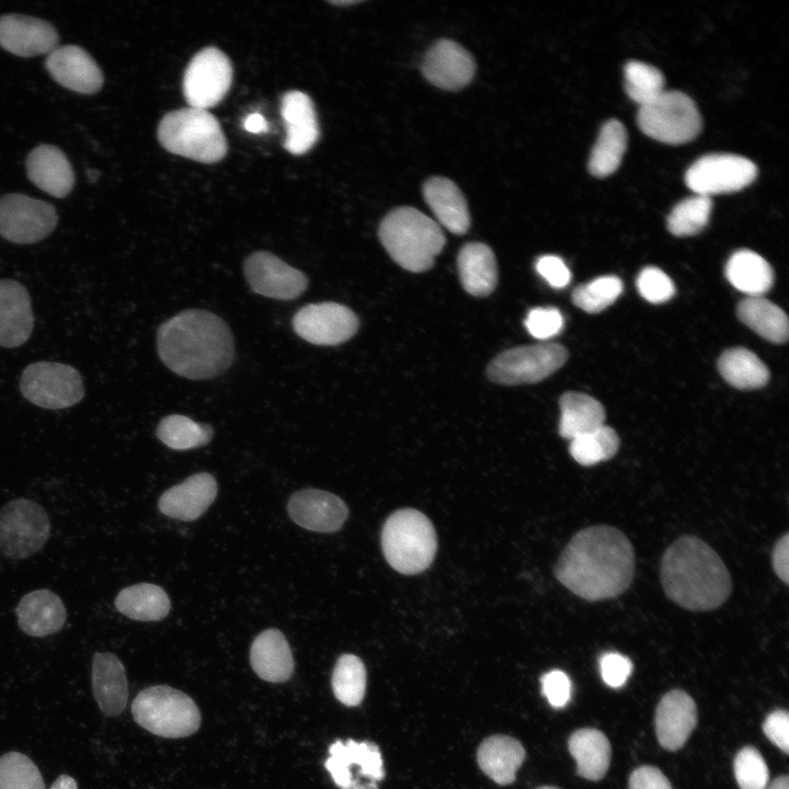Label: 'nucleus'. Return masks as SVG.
<instances>
[{
    "label": "nucleus",
    "instance_id": "54",
    "mask_svg": "<svg viewBox=\"0 0 789 789\" xmlns=\"http://www.w3.org/2000/svg\"><path fill=\"white\" fill-rule=\"evenodd\" d=\"M628 789H672V786L659 768L641 766L630 775Z\"/></svg>",
    "mask_w": 789,
    "mask_h": 789
},
{
    "label": "nucleus",
    "instance_id": "7",
    "mask_svg": "<svg viewBox=\"0 0 789 789\" xmlns=\"http://www.w3.org/2000/svg\"><path fill=\"white\" fill-rule=\"evenodd\" d=\"M132 713L141 728L162 737H186L201 725V712L195 701L165 685L139 691L132 704Z\"/></svg>",
    "mask_w": 789,
    "mask_h": 789
},
{
    "label": "nucleus",
    "instance_id": "19",
    "mask_svg": "<svg viewBox=\"0 0 789 789\" xmlns=\"http://www.w3.org/2000/svg\"><path fill=\"white\" fill-rule=\"evenodd\" d=\"M45 66L60 85L82 94H93L103 85V73L83 48L76 45L56 47L46 58Z\"/></svg>",
    "mask_w": 789,
    "mask_h": 789
},
{
    "label": "nucleus",
    "instance_id": "52",
    "mask_svg": "<svg viewBox=\"0 0 789 789\" xmlns=\"http://www.w3.org/2000/svg\"><path fill=\"white\" fill-rule=\"evenodd\" d=\"M536 270L547 283L554 288L565 287L571 279V272L557 255H542L536 261Z\"/></svg>",
    "mask_w": 789,
    "mask_h": 789
},
{
    "label": "nucleus",
    "instance_id": "23",
    "mask_svg": "<svg viewBox=\"0 0 789 789\" xmlns=\"http://www.w3.org/2000/svg\"><path fill=\"white\" fill-rule=\"evenodd\" d=\"M34 315L27 289L13 279H0V346L16 347L31 336Z\"/></svg>",
    "mask_w": 789,
    "mask_h": 789
},
{
    "label": "nucleus",
    "instance_id": "53",
    "mask_svg": "<svg viewBox=\"0 0 789 789\" xmlns=\"http://www.w3.org/2000/svg\"><path fill=\"white\" fill-rule=\"evenodd\" d=\"M765 735L786 754L789 751V716L786 710L769 713L763 724Z\"/></svg>",
    "mask_w": 789,
    "mask_h": 789
},
{
    "label": "nucleus",
    "instance_id": "13",
    "mask_svg": "<svg viewBox=\"0 0 789 789\" xmlns=\"http://www.w3.org/2000/svg\"><path fill=\"white\" fill-rule=\"evenodd\" d=\"M58 215L50 204L24 194L0 198V236L19 244L36 243L50 235Z\"/></svg>",
    "mask_w": 789,
    "mask_h": 789
},
{
    "label": "nucleus",
    "instance_id": "9",
    "mask_svg": "<svg viewBox=\"0 0 789 789\" xmlns=\"http://www.w3.org/2000/svg\"><path fill=\"white\" fill-rule=\"evenodd\" d=\"M50 534L49 517L38 503L15 499L0 508V550L14 560L43 548Z\"/></svg>",
    "mask_w": 789,
    "mask_h": 789
},
{
    "label": "nucleus",
    "instance_id": "51",
    "mask_svg": "<svg viewBox=\"0 0 789 789\" xmlns=\"http://www.w3.org/2000/svg\"><path fill=\"white\" fill-rule=\"evenodd\" d=\"M542 694L554 708L564 707L571 698V681L568 675L553 670L541 677Z\"/></svg>",
    "mask_w": 789,
    "mask_h": 789
},
{
    "label": "nucleus",
    "instance_id": "47",
    "mask_svg": "<svg viewBox=\"0 0 789 789\" xmlns=\"http://www.w3.org/2000/svg\"><path fill=\"white\" fill-rule=\"evenodd\" d=\"M734 776L741 789H766L768 767L761 753L752 747L741 748L734 758Z\"/></svg>",
    "mask_w": 789,
    "mask_h": 789
},
{
    "label": "nucleus",
    "instance_id": "44",
    "mask_svg": "<svg viewBox=\"0 0 789 789\" xmlns=\"http://www.w3.org/2000/svg\"><path fill=\"white\" fill-rule=\"evenodd\" d=\"M621 279L617 276H601L580 285L572 293V301L588 313H598L610 306L622 293Z\"/></svg>",
    "mask_w": 789,
    "mask_h": 789
},
{
    "label": "nucleus",
    "instance_id": "56",
    "mask_svg": "<svg viewBox=\"0 0 789 789\" xmlns=\"http://www.w3.org/2000/svg\"><path fill=\"white\" fill-rule=\"evenodd\" d=\"M334 782L342 789H352L354 781L350 767L341 758L330 755L324 763Z\"/></svg>",
    "mask_w": 789,
    "mask_h": 789
},
{
    "label": "nucleus",
    "instance_id": "6",
    "mask_svg": "<svg viewBox=\"0 0 789 789\" xmlns=\"http://www.w3.org/2000/svg\"><path fill=\"white\" fill-rule=\"evenodd\" d=\"M381 548L395 570L416 574L428 568L435 557L436 533L423 513L414 508L399 510L384 525Z\"/></svg>",
    "mask_w": 789,
    "mask_h": 789
},
{
    "label": "nucleus",
    "instance_id": "27",
    "mask_svg": "<svg viewBox=\"0 0 789 789\" xmlns=\"http://www.w3.org/2000/svg\"><path fill=\"white\" fill-rule=\"evenodd\" d=\"M20 629L32 637H45L58 632L67 618L60 597L47 588L25 594L16 606Z\"/></svg>",
    "mask_w": 789,
    "mask_h": 789
},
{
    "label": "nucleus",
    "instance_id": "36",
    "mask_svg": "<svg viewBox=\"0 0 789 789\" xmlns=\"http://www.w3.org/2000/svg\"><path fill=\"white\" fill-rule=\"evenodd\" d=\"M739 319L765 340L785 343L788 339V318L774 302L759 297H747L737 306Z\"/></svg>",
    "mask_w": 789,
    "mask_h": 789
},
{
    "label": "nucleus",
    "instance_id": "45",
    "mask_svg": "<svg viewBox=\"0 0 789 789\" xmlns=\"http://www.w3.org/2000/svg\"><path fill=\"white\" fill-rule=\"evenodd\" d=\"M0 789H45L37 766L24 754L10 752L0 757Z\"/></svg>",
    "mask_w": 789,
    "mask_h": 789
},
{
    "label": "nucleus",
    "instance_id": "14",
    "mask_svg": "<svg viewBox=\"0 0 789 789\" xmlns=\"http://www.w3.org/2000/svg\"><path fill=\"white\" fill-rule=\"evenodd\" d=\"M757 175L756 165L745 157L711 153L699 158L685 174L686 185L696 194L711 195L740 191Z\"/></svg>",
    "mask_w": 789,
    "mask_h": 789
},
{
    "label": "nucleus",
    "instance_id": "40",
    "mask_svg": "<svg viewBox=\"0 0 789 789\" xmlns=\"http://www.w3.org/2000/svg\"><path fill=\"white\" fill-rule=\"evenodd\" d=\"M332 689L336 699L345 706L362 702L366 690V668L362 660L353 654H343L332 673Z\"/></svg>",
    "mask_w": 789,
    "mask_h": 789
},
{
    "label": "nucleus",
    "instance_id": "58",
    "mask_svg": "<svg viewBox=\"0 0 789 789\" xmlns=\"http://www.w3.org/2000/svg\"><path fill=\"white\" fill-rule=\"evenodd\" d=\"M50 789H78L76 780L68 775H60Z\"/></svg>",
    "mask_w": 789,
    "mask_h": 789
},
{
    "label": "nucleus",
    "instance_id": "28",
    "mask_svg": "<svg viewBox=\"0 0 789 789\" xmlns=\"http://www.w3.org/2000/svg\"><path fill=\"white\" fill-rule=\"evenodd\" d=\"M250 663L255 674L271 683L288 681L294 672V659L286 637L278 629L262 631L252 642Z\"/></svg>",
    "mask_w": 789,
    "mask_h": 789
},
{
    "label": "nucleus",
    "instance_id": "10",
    "mask_svg": "<svg viewBox=\"0 0 789 789\" xmlns=\"http://www.w3.org/2000/svg\"><path fill=\"white\" fill-rule=\"evenodd\" d=\"M20 390L30 402L53 410L72 407L84 396L79 371L70 365L56 362L28 365L22 373Z\"/></svg>",
    "mask_w": 789,
    "mask_h": 789
},
{
    "label": "nucleus",
    "instance_id": "21",
    "mask_svg": "<svg viewBox=\"0 0 789 789\" xmlns=\"http://www.w3.org/2000/svg\"><path fill=\"white\" fill-rule=\"evenodd\" d=\"M217 482L207 472L195 473L183 482L168 489L159 499L162 514L180 519H197L210 506L217 495Z\"/></svg>",
    "mask_w": 789,
    "mask_h": 789
},
{
    "label": "nucleus",
    "instance_id": "24",
    "mask_svg": "<svg viewBox=\"0 0 789 789\" xmlns=\"http://www.w3.org/2000/svg\"><path fill=\"white\" fill-rule=\"evenodd\" d=\"M281 113L286 128L285 149L295 156L308 152L320 135L309 95L298 90L286 92L282 98Z\"/></svg>",
    "mask_w": 789,
    "mask_h": 789
},
{
    "label": "nucleus",
    "instance_id": "59",
    "mask_svg": "<svg viewBox=\"0 0 789 789\" xmlns=\"http://www.w3.org/2000/svg\"><path fill=\"white\" fill-rule=\"evenodd\" d=\"M766 789H789L788 776L777 777Z\"/></svg>",
    "mask_w": 789,
    "mask_h": 789
},
{
    "label": "nucleus",
    "instance_id": "32",
    "mask_svg": "<svg viewBox=\"0 0 789 789\" xmlns=\"http://www.w3.org/2000/svg\"><path fill=\"white\" fill-rule=\"evenodd\" d=\"M568 747L576 762L579 776L596 781L606 775L611 748L603 732L591 728L580 729L570 736Z\"/></svg>",
    "mask_w": 789,
    "mask_h": 789
},
{
    "label": "nucleus",
    "instance_id": "35",
    "mask_svg": "<svg viewBox=\"0 0 789 789\" xmlns=\"http://www.w3.org/2000/svg\"><path fill=\"white\" fill-rule=\"evenodd\" d=\"M115 607L130 619L157 621L168 615L170 599L162 587L151 583H138L123 588L117 594Z\"/></svg>",
    "mask_w": 789,
    "mask_h": 789
},
{
    "label": "nucleus",
    "instance_id": "49",
    "mask_svg": "<svg viewBox=\"0 0 789 789\" xmlns=\"http://www.w3.org/2000/svg\"><path fill=\"white\" fill-rule=\"evenodd\" d=\"M563 317L553 307L534 308L525 320L528 332L538 340H548L559 334L563 329Z\"/></svg>",
    "mask_w": 789,
    "mask_h": 789
},
{
    "label": "nucleus",
    "instance_id": "17",
    "mask_svg": "<svg viewBox=\"0 0 789 789\" xmlns=\"http://www.w3.org/2000/svg\"><path fill=\"white\" fill-rule=\"evenodd\" d=\"M287 511L297 525L318 533L339 530L348 515L347 506L342 499L318 489L295 492L289 498Z\"/></svg>",
    "mask_w": 789,
    "mask_h": 789
},
{
    "label": "nucleus",
    "instance_id": "61",
    "mask_svg": "<svg viewBox=\"0 0 789 789\" xmlns=\"http://www.w3.org/2000/svg\"><path fill=\"white\" fill-rule=\"evenodd\" d=\"M538 789H558V788H554V787H547V786H546V787H540V788H538Z\"/></svg>",
    "mask_w": 789,
    "mask_h": 789
},
{
    "label": "nucleus",
    "instance_id": "37",
    "mask_svg": "<svg viewBox=\"0 0 789 789\" xmlns=\"http://www.w3.org/2000/svg\"><path fill=\"white\" fill-rule=\"evenodd\" d=\"M718 369L731 386L741 390L761 388L769 379L767 366L756 354L744 347L724 351L718 361Z\"/></svg>",
    "mask_w": 789,
    "mask_h": 789
},
{
    "label": "nucleus",
    "instance_id": "39",
    "mask_svg": "<svg viewBox=\"0 0 789 789\" xmlns=\"http://www.w3.org/2000/svg\"><path fill=\"white\" fill-rule=\"evenodd\" d=\"M156 434L168 447L186 450L208 444L213 437V428L185 415L172 414L160 421Z\"/></svg>",
    "mask_w": 789,
    "mask_h": 789
},
{
    "label": "nucleus",
    "instance_id": "15",
    "mask_svg": "<svg viewBox=\"0 0 789 789\" xmlns=\"http://www.w3.org/2000/svg\"><path fill=\"white\" fill-rule=\"evenodd\" d=\"M293 329L311 344L338 345L357 332L358 319L350 308L341 304H309L295 313Z\"/></svg>",
    "mask_w": 789,
    "mask_h": 789
},
{
    "label": "nucleus",
    "instance_id": "55",
    "mask_svg": "<svg viewBox=\"0 0 789 789\" xmlns=\"http://www.w3.org/2000/svg\"><path fill=\"white\" fill-rule=\"evenodd\" d=\"M773 569L785 584L789 582V534L786 533L780 537L773 550L771 556Z\"/></svg>",
    "mask_w": 789,
    "mask_h": 789
},
{
    "label": "nucleus",
    "instance_id": "43",
    "mask_svg": "<svg viewBox=\"0 0 789 789\" xmlns=\"http://www.w3.org/2000/svg\"><path fill=\"white\" fill-rule=\"evenodd\" d=\"M624 76L625 91L639 106L652 102L665 91L662 72L651 65L637 60L628 61Z\"/></svg>",
    "mask_w": 789,
    "mask_h": 789
},
{
    "label": "nucleus",
    "instance_id": "8",
    "mask_svg": "<svg viewBox=\"0 0 789 789\" xmlns=\"http://www.w3.org/2000/svg\"><path fill=\"white\" fill-rule=\"evenodd\" d=\"M637 123L647 136L668 145L688 142L701 129L695 102L681 91H664L652 102L639 106Z\"/></svg>",
    "mask_w": 789,
    "mask_h": 789
},
{
    "label": "nucleus",
    "instance_id": "18",
    "mask_svg": "<svg viewBox=\"0 0 789 789\" xmlns=\"http://www.w3.org/2000/svg\"><path fill=\"white\" fill-rule=\"evenodd\" d=\"M474 60L470 53L450 39L436 42L425 54L422 72L433 85L457 91L474 76Z\"/></svg>",
    "mask_w": 789,
    "mask_h": 789
},
{
    "label": "nucleus",
    "instance_id": "29",
    "mask_svg": "<svg viewBox=\"0 0 789 789\" xmlns=\"http://www.w3.org/2000/svg\"><path fill=\"white\" fill-rule=\"evenodd\" d=\"M423 196L437 221L455 235H464L470 227V214L465 196L449 179L433 176L423 185Z\"/></svg>",
    "mask_w": 789,
    "mask_h": 789
},
{
    "label": "nucleus",
    "instance_id": "30",
    "mask_svg": "<svg viewBox=\"0 0 789 789\" xmlns=\"http://www.w3.org/2000/svg\"><path fill=\"white\" fill-rule=\"evenodd\" d=\"M457 266L460 283L470 295H490L498 283V266L493 251L484 243L468 242L459 251Z\"/></svg>",
    "mask_w": 789,
    "mask_h": 789
},
{
    "label": "nucleus",
    "instance_id": "38",
    "mask_svg": "<svg viewBox=\"0 0 789 789\" xmlns=\"http://www.w3.org/2000/svg\"><path fill=\"white\" fill-rule=\"evenodd\" d=\"M627 147V130L617 119L607 121L601 128L592 148L588 171L596 178L614 173L624 157Z\"/></svg>",
    "mask_w": 789,
    "mask_h": 789
},
{
    "label": "nucleus",
    "instance_id": "50",
    "mask_svg": "<svg viewBox=\"0 0 789 789\" xmlns=\"http://www.w3.org/2000/svg\"><path fill=\"white\" fill-rule=\"evenodd\" d=\"M599 666L603 681L614 688L622 686L632 672L631 661L616 652L602 655Z\"/></svg>",
    "mask_w": 789,
    "mask_h": 789
},
{
    "label": "nucleus",
    "instance_id": "12",
    "mask_svg": "<svg viewBox=\"0 0 789 789\" xmlns=\"http://www.w3.org/2000/svg\"><path fill=\"white\" fill-rule=\"evenodd\" d=\"M232 65L216 47L199 50L190 61L183 77V93L190 107L208 110L228 93Z\"/></svg>",
    "mask_w": 789,
    "mask_h": 789
},
{
    "label": "nucleus",
    "instance_id": "31",
    "mask_svg": "<svg viewBox=\"0 0 789 789\" xmlns=\"http://www.w3.org/2000/svg\"><path fill=\"white\" fill-rule=\"evenodd\" d=\"M477 759L482 771L499 785L515 780L516 771L525 759L522 744L507 735H492L479 746Z\"/></svg>",
    "mask_w": 789,
    "mask_h": 789
},
{
    "label": "nucleus",
    "instance_id": "26",
    "mask_svg": "<svg viewBox=\"0 0 789 789\" xmlns=\"http://www.w3.org/2000/svg\"><path fill=\"white\" fill-rule=\"evenodd\" d=\"M92 690L101 711L118 716L126 708L128 683L119 659L110 652H96L92 660Z\"/></svg>",
    "mask_w": 789,
    "mask_h": 789
},
{
    "label": "nucleus",
    "instance_id": "4",
    "mask_svg": "<svg viewBox=\"0 0 789 789\" xmlns=\"http://www.w3.org/2000/svg\"><path fill=\"white\" fill-rule=\"evenodd\" d=\"M378 236L391 259L415 273L430 270L446 242L435 220L408 206L388 213L379 225Z\"/></svg>",
    "mask_w": 789,
    "mask_h": 789
},
{
    "label": "nucleus",
    "instance_id": "57",
    "mask_svg": "<svg viewBox=\"0 0 789 789\" xmlns=\"http://www.w3.org/2000/svg\"><path fill=\"white\" fill-rule=\"evenodd\" d=\"M243 127L249 133L260 134L267 130V123L261 114L253 113L245 117Z\"/></svg>",
    "mask_w": 789,
    "mask_h": 789
},
{
    "label": "nucleus",
    "instance_id": "42",
    "mask_svg": "<svg viewBox=\"0 0 789 789\" xmlns=\"http://www.w3.org/2000/svg\"><path fill=\"white\" fill-rule=\"evenodd\" d=\"M711 209V197L696 194L685 198L670 213L667 229L678 237L696 235L708 224Z\"/></svg>",
    "mask_w": 789,
    "mask_h": 789
},
{
    "label": "nucleus",
    "instance_id": "25",
    "mask_svg": "<svg viewBox=\"0 0 789 789\" xmlns=\"http://www.w3.org/2000/svg\"><path fill=\"white\" fill-rule=\"evenodd\" d=\"M28 179L55 197L67 196L75 185V173L66 155L52 145L34 148L26 158Z\"/></svg>",
    "mask_w": 789,
    "mask_h": 789
},
{
    "label": "nucleus",
    "instance_id": "41",
    "mask_svg": "<svg viewBox=\"0 0 789 789\" xmlns=\"http://www.w3.org/2000/svg\"><path fill=\"white\" fill-rule=\"evenodd\" d=\"M619 436L616 431L602 425L598 428L571 439L569 451L582 466H593L613 458L619 449Z\"/></svg>",
    "mask_w": 789,
    "mask_h": 789
},
{
    "label": "nucleus",
    "instance_id": "20",
    "mask_svg": "<svg viewBox=\"0 0 789 789\" xmlns=\"http://www.w3.org/2000/svg\"><path fill=\"white\" fill-rule=\"evenodd\" d=\"M58 33L54 25L23 14L0 16V46L21 57L49 54L57 47Z\"/></svg>",
    "mask_w": 789,
    "mask_h": 789
},
{
    "label": "nucleus",
    "instance_id": "5",
    "mask_svg": "<svg viewBox=\"0 0 789 789\" xmlns=\"http://www.w3.org/2000/svg\"><path fill=\"white\" fill-rule=\"evenodd\" d=\"M157 135L169 152L203 163L220 161L228 149L219 122L207 110L188 106L169 112Z\"/></svg>",
    "mask_w": 789,
    "mask_h": 789
},
{
    "label": "nucleus",
    "instance_id": "33",
    "mask_svg": "<svg viewBox=\"0 0 789 789\" xmlns=\"http://www.w3.org/2000/svg\"><path fill=\"white\" fill-rule=\"evenodd\" d=\"M559 434L563 438L573 439L604 425L605 410L593 397L575 391H568L560 398Z\"/></svg>",
    "mask_w": 789,
    "mask_h": 789
},
{
    "label": "nucleus",
    "instance_id": "22",
    "mask_svg": "<svg viewBox=\"0 0 789 789\" xmlns=\"http://www.w3.org/2000/svg\"><path fill=\"white\" fill-rule=\"evenodd\" d=\"M697 723L694 699L683 690H671L660 700L655 711V733L662 747L679 750Z\"/></svg>",
    "mask_w": 789,
    "mask_h": 789
},
{
    "label": "nucleus",
    "instance_id": "34",
    "mask_svg": "<svg viewBox=\"0 0 789 789\" xmlns=\"http://www.w3.org/2000/svg\"><path fill=\"white\" fill-rule=\"evenodd\" d=\"M725 276L730 284L748 297H759L774 283V272L768 262L756 252L739 250L727 262Z\"/></svg>",
    "mask_w": 789,
    "mask_h": 789
},
{
    "label": "nucleus",
    "instance_id": "1",
    "mask_svg": "<svg viewBox=\"0 0 789 789\" xmlns=\"http://www.w3.org/2000/svg\"><path fill=\"white\" fill-rule=\"evenodd\" d=\"M633 574V547L620 529L609 525H594L578 531L554 567L558 581L588 602L621 595L630 586Z\"/></svg>",
    "mask_w": 789,
    "mask_h": 789
},
{
    "label": "nucleus",
    "instance_id": "11",
    "mask_svg": "<svg viewBox=\"0 0 789 789\" xmlns=\"http://www.w3.org/2000/svg\"><path fill=\"white\" fill-rule=\"evenodd\" d=\"M568 356L567 348L557 343L517 346L499 354L487 374L496 384H534L558 370Z\"/></svg>",
    "mask_w": 789,
    "mask_h": 789
},
{
    "label": "nucleus",
    "instance_id": "3",
    "mask_svg": "<svg viewBox=\"0 0 789 789\" xmlns=\"http://www.w3.org/2000/svg\"><path fill=\"white\" fill-rule=\"evenodd\" d=\"M660 578L665 595L691 611L717 609L732 592L724 562L707 542L695 536H682L666 548Z\"/></svg>",
    "mask_w": 789,
    "mask_h": 789
},
{
    "label": "nucleus",
    "instance_id": "46",
    "mask_svg": "<svg viewBox=\"0 0 789 789\" xmlns=\"http://www.w3.org/2000/svg\"><path fill=\"white\" fill-rule=\"evenodd\" d=\"M330 755L341 758L348 767L357 765L361 774L374 780L382 779L385 776L382 758L377 745L369 742H355L347 740L334 742L329 748Z\"/></svg>",
    "mask_w": 789,
    "mask_h": 789
},
{
    "label": "nucleus",
    "instance_id": "16",
    "mask_svg": "<svg viewBox=\"0 0 789 789\" xmlns=\"http://www.w3.org/2000/svg\"><path fill=\"white\" fill-rule=\"evenodd\" d=\"M243 272L251 289L268 298L295 299L308 286V278L301 271L266 251L249 255L243 263Z\"/></svg>",
    "mask_w": 789,
    "mask_h": 789
},
{
    "label": "nucleus",
    "instance_id": "2",
    "mask_svg": "<svg viewBox=\"0 0 789 789\" xmlns=\"http://www.w3.org/2000/svg\"><path fill=\"white\" fill-rule=\"evenodd\" d=\"M157 347L168 368L194 380L222 374L235 358L229 327L215 313L202 309L184 310L162 323Z\"/></svg>",
    "mask_w": 789,
    "mask_h": 789
},
{
    "label": "nucleus",
    "instance_id": "48",
    "mask_svg": "<svg viewBox=\"0 0 789 789\" xmlns=\"http://www.w3.org/2000/svg\"><path fill=\"white\" fill-rule=\"evenodd\" d=\"M637 288L640 295L652 304L670 300L675 294L672 279L659 267H644L638 278Z\"/></svg>",
    "mask_w": 789,
    "mask_h": 789
},
{
    "label": "nucleus",
    "instance_id": "60",
    "mask_svg": "<svg viewBox=\"0 0 789 789\" xmlns=\"http://www.w3.org/2000/svg\"><path fill=\"white\" fill-rule=\"evenodd\" d=\"M359 2H361V1H358V0L329 1V3L334 4V5H352V4H357V3H359Z\"/></svg>",
    "mask_w": 789,
    "mask_h": 789
}]
</instances>
